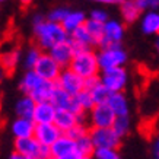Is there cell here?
I'll return each mask as SVG.
<instances>
[{
    "label": "cell",
    "mask_w": 159,
    "mask_h": 159,
    "mask_svg": "<svg viewBox=\"0 0 159 159\" xmlns=\"http://www.w3.org/2000/svg\"><path fill=\"white\" fill-rule=\"evenodd\" d=\"M19 89L25 95L32 97L37 102L51 101L53 92L56 89V82L44 79L43 76H39L38 73L32 69V70H28L24 75V77H22V80L19 83Z\"/></svg>",
    "instance_id": "6da1fadb"
},
{
    "label": "cell",
    "mask_w": 159,
    "mask_h": 159,
    "mask_svg": "<svg viewBox=\"0 0 159 159\" xmlns=\"http://www.w3.org/2000/svg\"><path fill=\"white\" fill-rule=\"evenodd\" d=\"M34 35L39 48L47 51L53 48L56 44L69 38V32L63 28L61 24L53 22L47 18L38 24H34Z\"/></svg>",
    "instance_id": "7a4b0ae2"
},
{
    "label": "cell",
    "mask_w": 159,
    "mask_h": 159,
    "mask_svg": "<svg viewBox=\"0 0 159 159\" xmlns=\"http://www.w3.org/2000/svg\"><path fill=\"white\" fill-rule=\"evenodd\" d=\"M69 67L75 70L77 75H80L83 79L98 75L101 72L99 61H98V53H95L92 50V47L76 50V54H75V57H73Z\"/></svg>",
    "instance_id": "3957f363"
},
{
    "label": "cell",
    "mask_w": 159,
    "mask_h": 159,
    "mask_svg": "<svg viewBox=\"0 0 159 159\" xmlns=\"http://www.w3.org/2000/svg\"><path fill=\"white\" fill-rule=\"evenodd\" d=\"M98 61H99L101 72L107 69L120 67V66H124V63L127 61V54L121 45L101 47V51L98 53Z\"/></svg>",
    "instance_id": "277c9868"
},
{
    "label": "cell",
    "mask_w": 159,
    "mask_h": 159,
    "mask_svg": "<svg viewBox=\"0 0 159 159\" xmlns=\"http://www.w3.org/2000/svg\"><path fill=\"white\" fill-rule=\"evenodd\" d=\"M51 155L53 159H82L77 149V140L66 133H63L51 145Z\"/></svg>",
    "instance_id": "5b68a950"
},
{
    "label": "cell",
    "mask_w": 159,
    "mask_h": 159,
    "mask_svg": "<svg viewBox=\"0 0 159 159\" xmlns=\"http://www.w3.org/2000/svg\"><path fill=\"white\" fill-rule=\"evenodd\" d=\"M89 136L95 148H117L120 146L121 137L112 127H89Z\"/></svg>",
    "instance_id": "8992f818"
},
{
    "label": "cell",
    "mask_w": 159,
    "mask_h": 159,
    "mask_svg": "<svg viewBox=\"0 0 159 159\" xmlns=\"http://www.w3.org/2000/svg\"><path fill=\"white\" fill-rule=\"evenodd\" d=\"M99 76H101V82L111 92H121L127 85V72L123 66L102 70Z\"/></svg>",
    "instance_id": "52a82bcc"
},
{
    "label": "cell",
    "mask_w": 159,
    "mask_h": 159,
    "mask_svg": "<svg viewBox=\"0 0 159 159\" xmlns=\"http://www.w3.org/2000/svg\"><path fill=\"white\" fill-rule=\"evenodd\" d=\"M56 83L60 88H63L64 91H67L69 93H72L73 97L85 89V79L70 67H63Z\"/></svg>",
    "instance_id": "ba28073f"
},
{
    "label": "cell",
    "mask_w": 159,
    "mask_h": 159,
    "mask_svg": "<svg viewBox=\"0 0 159 159\" xmlns=\"http://www.w3.org/2000/svg\"><path fill=\"white\" fill-rule=\"evenodd\" d=\"M34 70L38 73L39 76H43L44 79L51 80V82H57V79H58V76H60V73H61L63 67L51 57L50 53H43L41 57H39V60L37 61V64H35Z\"/></svg>",
    "instance_id": "9c48e42d"
},
{
    "label": "cell",
    "mask_w": 159,
    "mask_h": 159,
    "mask_svg": "<svg viewBox=\"0 0 159 159\" xmlns=\"http://www.w3.org/2000/svg\"><path fill=\"white\" fill-rule=\"evenodd\" d=\"M117 116L108 104H95L89 111L91 127H112Z\"/></svg>",
    "instance_id": "30bf717a"
},
{
    "label": "cell",
    "mask_w": 159,
    "mask_h": 159,
    "mask_svg": "<svg viewBox=\"0 0 159 159\" xmlns=\"http://www.w3.org/2000/svg\"><path fill=\"white\" fill-rule=\"evenodd\" d=\"M48 53L51 54V57L61 66V67H69L72 63L75 54H76V47L70 38L64 39L61 43L56 44L53 48L48 50Z\"/></svg>",
    "instance_id": "8fae6325"
},
{
    "label": "cell",
    "mask_w": 159,
    "mask_h": 159,
    "mask_svg": "<svg viewBox=\"0 0 159 159\" xmlns=\"http://www.w3.org/2000/svg\"><path fill=\"white\" fill-rule=\"evenodd\" d=\"M51 102L57 108H64V110H72L73 112H76L77 116H85L86 112H82L79 110V107L76 105L75 97L72 93H69L67 91H64L63 88H60L56 83V89L53 92V97H51Z\"/></svg>",
    "instance_id": "7c38bea8"
},
{
    "label": "cell",
    "mask_w": 159,
    "mask_h": 159,
    "mask_svg": "<svg viewBox=\"0 0 159 159\" xmlns=\"http://www.w3.org/2000/svg\"><path fill=\"white\" fill-rule=\"evenodd\" d=\"M39 146L41 143L35 139V136L15 139V150L19 152L24 156V159H38Z\"/></svg>",
    "instance_id": "4fadbf2b"
},
{
    "label": "cell",
    "mask_w": 159,
    "mask_h": 159,
    "mask_svg": "<svg viewBox=\"0 0 159 159\" xmlns=\"http://www.w3.org/2000/svg\"><path fill=\"white\" fill-rule=\"evenodd\" d=\"M63 134V131L58 129L54 123H41L35 127V139L38 140L41 145H53L54 142Z\"/></svg>",
    "instance_id": "5bb4252c"
},
{
    "label": "cell",
    "mask_w": 159,
    "mask_h": 159,
    "mask_svg": "<svg viewBox=\"0 0 159 159\" xmlns=\"http://www.w3.org/2000/svg\"><path fill=\"white\" fill-rule=\"evenodd\" d=\"M124 37V25L114 19H108L105 22V34L101 47L108 45H121V39Z\"/></svg>",
    "instance_id": "9a60e30c"
},
{
    "label": "cell",
    "mask_w": 159,
    "mask_h": 159,
    "mask_svg": "<svg viewBox=\"0 0 159 159\" xmlns=\"http://www.w3.org/2000/svg\"><path fill=\"white\" fill-rule=\"evenodd\" d=\"M83 117L85 116H77L76 112H73L72 110H64V108H57L56 112V118H54V124L58 129L66 133L70 129H73L76 124L83 123Z\"/></svg>",
    "instance_id": "2e32d148"
},
{
    "label": "cell",
    "mask_w": 159,
    "mask_h": 159,
    "mask_svg": "<svg viewBox=\"0 0 159 159\" xmlns=\"http://www.w3.org/2000/svg\"><path fill=\"white\" fill-rule=\"evenodd\" d=\"M56 112H57V107L54 105L51 101L37 102L32 120H34L37 124H41V123H54Z\"/></svg>",
    "instance_id": "e0dca14e"
},
{
    "label": "cell",
    "mask_w": 159,
    "mask_h": 159,
    "mask_svg": "<svg viewBox=\"0 0 159 159\" xmlns=\"http://www.w3.org/2000/svg\"><path fill=\"white\" fill-rule=\"evenodd\" d=\"M35 127H37V123L32 118H28V117H16V120L10 125V130H12V134L15 136V139H18V137L34 136Z\"/></svg>",
    "instance_id": "ac0fdd59"
},
{
    "label": "cell",
    "mask_w": 159,
    "mask_h": 159,
    "mask_svg": "<svg viewBox=\"0 0 159 159\" xmlns=\"http://www.w3.org/2000/svg\"><path fill=\"white\" fill-rule=\"evenodd\" d=\"M69 38L73 41L76 50H82V48H89V47H93V41H92V37L89 34V31L86 29L85 24L82 26H79L73 31L72 34L69 35Z\"/></svg>",
    "instance_id": "d6986e66"
},
{
    "label": "cell",
    "mask_w": 159,
    "mask_h": 159,
    "mask_svg": "<svg viewBox=\"0 0 159 159\" xmlns=\"http://www.w3.org/2000/svg\"><path fill=\"white\" fill-rule=\"evenodd\" d=\"M142 31L148 35L159 34V10H148L142 16Z\"/></svg>",
    "instance_id": "ffe728a7"
},
{
    "label": "cell",
    "mask_w": 159,
    "mask_h": 159,
    "mask_svg": "<svg viewBox=\"0 0 159 159\" xmlns=\"http://www.w3.org/2000/svg\"><path fill=\"white\" fill-rule=\"evenodd\" d=\"M107 104L112 108V111L116 112L117 117L129 116L130 108H129V102H127V98H125V95L123 93V91L121 92H112Z\"/></svg>",
    "instance_id": "44dd1931"
},
{
    "label": "cell",
    "mask_w": 159,
    "mask_h": 159,
    "mask_svg": "<svg viewBox=\"0 0 159 159\" xmlns=\"http://www.w3.org/2000/svg\"><path fill=\"white\" fill-rule=\"evenodd\" d=\"M121 10V18L125 24H133L139 19L142 10L139 9V6L136 5L134 0H123L120 5Z\"/></svg>",
    "instance_id": "7402d4cb"
},
{
    "label": "cell",
    "mask_w": 159,
    "mask_h": 159,
    "mask_svg": "<svg viewBox=\"0 0 159 159\" xmlns=\"http://www.w3.org/2000/svg\"><path fill=\"white\" fill-rule=\"evenodd\" d=\"M35 105H37V101H35L34 98L24 93V97L20 98V99H18V102L15 104L16 117H28V118H32Z\"/></svg>",
    "instance_id": "603a6c76"
},
{
    "label": "cell",
    "mask_w": 159,
    "mask_h": 159,
    "mask_svg": "<svg viewBox=\"0 0 159 159\" xmlns=\"http://www.w3.org/2000/svg\"><path fill=\"white\" fill-rule=\"evenodd\" d=\"M85 26H86V29L89 31V34H91L93 45L101 47L102 41H104V34H105V24L99 22V20L92 19V18H88L86 22H85Z\"/></svg>",
    "instance_id": "cb8c5ba5"
},
{
    "label": "cell",
    "mask_w": 159,
    "mask_h": 159,
    "mask_svg": "<svg viewBox=\"0 0 159 159\" xmlns=\"http://www.w3.org/2000/svg\"><path fill=\"white\" fill-rule=\"evenodd\" d=\"M86 19H88L86 15L83 13V12H80V10H70L67 13V16L64 18V20L61 22V25H63V28L69 32V35H70L76 28L82 26L86 22Z\"/></svg>",
    "instance_id": "d4e9b609"
},
{
    "label": "cell",
    "mask_w": 159,
    "mask_h": 159,
    "mask_svg": "<svg viewBox=\"0 0 159 159\" xmlns=\"http://www.w3.org/2000/svg\"><path fill=\"white\" fill-rule=\"evenodd\" d=\"M77 149H79V153H80L82 159H88L93 156V153H95V145H93L91 136H89V131L85 136H82L80 139H77Z\"/></svg>",
    "instance_id": "484cf974"
},
{
    "label": "cell",
    "mask_w": 159,
    "mask_h": 159,
    "mask_svg": "<svg viewBox=\"0 0 159 159\" xmlns=\"http://www.w3.org/2000/svg\"><path fill=\"white\" fill-rule=\"evenodd\" d=\"M75 101H76V105L79 107V110L82 112H89L95 107V101L92 98L91 91H86V89H83L82 92L75 95Z\"/></svg>",
    "instance_id": "4316f807"
},
{
    "label": "cell",
    "mask_w": 159,
    "mask_h": 159,
    "mask_svg": "<svg viewBox=\"0 0 159 159\" xmlns=\"http://www.w3.org/2000/svg\"><path fill=\"white\" fill-rule=\"evenodd\" d=\"M19 63V51L18 50H12L9 53H6L2 56V66L6 72H13L15 67Z\"/></svg>",
    "instance_id": "83f0119b"
},
{
    "label": "cell",
    "mask_w": 159,
    "mask_h": 159,
    "mask_svg": "<svg viewBox=\"0 0 159 159\" xmlns=\"http://www.w3.org/2000/svg\"><path fill=\"white\" fill-rule=\"evenodd\" d=\"M91 93H92V98H93L95 104H107L112 92H111L110 89L101 82L98 86H95L93 89H92Z\"/></svg>",
    "instance_id": "f1b7e54d"
},
{
    "label": "cell",
    "mask_w": 159,
    "mask_h": 159,
    "mask_svg": "<svg viewBox=\"0 0 159 159\" xmlns=\"http://www.w3.org/2000/svg\"><path fill=\"white\" fill-rule=\"evenodd\" d=\"M112 129L120 137H124V136L129 134L130 131V120H129V116H120L117 117L114 124H112Z\"/></svg>",
    "instance_id": "f546056e"
},
{
    "label": "cell",
    "mask_w": 159,
    "mask_h": 159,
    "mask_svg": "<svg viewBox=\"0 0 159 159\" xmlns=\"http://www.w3.org/2000/svg\"><path fill=\"white\" fill-rule=\"evenodd\" d=\"M41 54L43 53H41L39 47H32V48L28 50V53H26V56L24 58V66L26 67V70H32L35 67V64L39 60Z\"/></svg>",
    "instance_id": "4dcf8cb0"
},
{
    "label": "cell",
    "mask_w": 159,
    "mask_h": 159,
    "mask_svg": "<svg viewBox=\"0 0 159 159\" xmlns=\"http://www.w3.org/2000/svg\"><path fill=\"white\" fill-rule=\"evenodd\" d=\"M93 158L97 159H118L120 153L117 148H95Z\"/></svg>",
    "instance_id": "1f68e13d"
},
{
    "label": "cell",
    "mask_w": 159,
    "mask_h": 159,
    "mask_svg": "<svg viewBox=\"0 0 159 159\" xmlns=\"http://www.w3.org/2000/svg\"><path fill=\"white\" fill-rule=\"evenodd\" d=\"M69 12H70V10L66 9V7H56V9H53L48 15H47V19L53 20V22H58V24H61L63 20H64V18L67 16Z\"/></svg>",
    "instance_id": "d6a6232c"
},
{
    "label": "cell",
    "mask_w": 159,
    "mask_h": 159,
    "mask_svg": "<svg viewBox=\"0 0 159 159\" xmlns=\"http://www.w3.org/2000/svg\"><path fill=\"white\" fill-rule=\"evenodd\" d=\"M89 131V127H86V125L83 124V123H79V124H76L73 129H70L69 131H66V134L70 136L72 139L77 140V139H80L82 136H85Z\"/></svg>",
    "instance_id": "836d02e7"
},
{
    "label": "cell",
    "mask_w": 159,
    "mask_h": 159,
    "mask_svg": "<svg viewBox=\"0 0 159 159\" xmlns=\"http://www.w3.org/2000/svg\"><path fill=\"white\" fill-rule=\"evenodd\" d=\"M134 2L142 12L159 9V0H134Z\"/></svg>",
    "instance_id": "e575fe53"
},
{
    "label": "cell",
    "mask_w": 159,
    "mask_h": 159,
    "mask_svg": "<svg viewBox=\"0 0 159 159\" xmlns=\"http://www.w3.org/2000/svg\"><path fill=\"white\" fill-rule=\"evenodd\" d=\"M101 83V76L99 75H93V76L85 77V89L86 91H92L95 86H98Z\"/></svg>",
    "instance_id": "d590c367"
},
{
    "label": "cell",
    "mask_w": 159,
    "mask_h": 159,
    "mask_svg": "<svg viewBox=\"0 0 159 159\" xmlns=\"http://www.w3.org/2000/svg\"><path fill=\"white\" fill-rule=\"evenodd\" d=\"M89 18H92V19H95V20H99V22H104V24L110 19V18H108V13L102 9H93L91 12V15H89Z\"/></svg>",
    "instance_id": "8d00e7d4"
},
{
    "label": "cell",
    "mask_w": 159,
    "mask_h": 159,
    "mask_svg": "<svg viewBox=\"0 0 159 159\" xmlns=\"http://www.w3.org/2000/svg\"><path fill=\"white\" fill-rule=\"evenodd\" d=\"M53 155H51V146L50 145H41L39 146V155L38 159H51Z\"/></svg>",
    "instance_id": "74e56055"
},
{
    "label": "cell",
    "mask_w": 159,
    "mask_h": 159,
    "mask_svg": "<svg viewBox=\"0 0 159 159\" xmlns=\"http://www.w3.org/2000/svg\"><path fill=\"white\" fill-rule=\"evenodd\" d=\"M152 152H153V156L156 159H159V134L155 137L153 145H152Z\"/></svg>",
    "instance_id": "f35d334b"
},
{
    "label": "cell",
    "mask_w": 159,
    "mask_h": 159,
    "mask_svg": "<svg viewBox=\"0 0 159 159\" xmlns=\"http://www.w3.org/2000/svg\"><path fill=\"white\" fill-rule=\"evenodd\" d=\"M97 3H104V5H121L123 0H92Z\"/></svg>",
    "instance_id": "ab89813d"
},
{
    "label": "cell",
    "mask_w": 159,
    "mask_h": 159,
    "mask_svg": "<svg viewBox=\"0 0 159 159\" xmlns=\"http://www.w3.org/2000/svg\"><path fill=\"white\" fill-rule=\"evenodd\" d=\"M45 18H44L43 15H35V18H34V20H32V25L34 24H38V22H41V20H44Z\"/></svg>",
    "instance_id": "60d3db41"
},
{
    "label": "cell",
    "mask_w": 159,
    "mask_h": 159,
    "mask_svg": "<svg viewBox=\"0 0 159 159\" xmlns=\"http://www.w3.org/2000/svg\"><path fill=\"white\" fill-rule=\"evenodd\" d=\"M19 2H20V5L22 6H28V5H31L32 0H19Z\"/></svg>",
    "instance_id": "b9f144b4"
},
{
    "label": "cell",
    "mask_w": 159,
    "mask_h": 159,
    "mask_svg": "<svg viewBox=\"0 0 159 159\" xmlns=\"http://www.w3.org/2000/svg\"><path fill=\"white\" fill-rule=\"evenodd\" d=\"M156 48H158V51H159V34H158V39H156Z\"/></svg>",
    "instance_id": "7bdbcfd3"
},
{
    "label": "cell",
    "mask_w": 159,
    "mask_h": 159,
    "mask_svg": "<svg viewBox=\"0 0 159 159\" xmlns=\"http://www.w3.org/2000/svg\"><path fill=\"white\" fill-rule=\"evenodd\" d=\"M2 2H5V0H2Z\"/></svg>",
    "instance_id": "ee69618b"
}]
</instances>
